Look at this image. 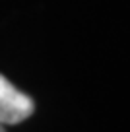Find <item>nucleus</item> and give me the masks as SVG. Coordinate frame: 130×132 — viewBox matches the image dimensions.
Returning a JSON list of instances; mask_svg holds the SVG:
<instances>
[{
    "instance_id": "obj_1",
    "label": "nucleus",
    "mask_w": 130,
    "mask_h": 132,
    "mask_svg": "<svg viewBox=\"0 0 130 132\" xmlns=\"http://www.w3.org/2000/svg\"><path fill=\"white\" fill-rule=\"evenodd\" d=\"M35 111V103L27 93L14 87L0 74V124H20Z\"/></svg>"
},
{
    "instance_id": "obj_2",
    "label": "nucleus",
    "mask_w": 130,
    "mask_h": 132,
    "mask_svg": "<svg viewBox=\"0 0 130 132\" xmlns=\"http://www.w3.org/2000/svg\"><path fill=\"white\" fill-rule=\"evenodd\" d=\"M0 132H6V128H4V124H0Z\"/></svg>"
}]
</instances>
